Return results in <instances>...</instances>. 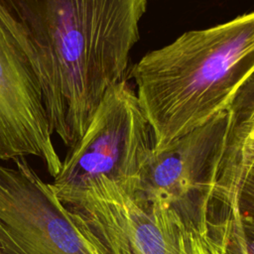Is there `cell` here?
<instances>
[{
	"instance_id": "cell-1",
	"label": "cell",
	"mask_w": 254,
	"mask_h": 254,
	"mask_svg": "<svg viewBox=\"0 0 254 254\" xmlns=\"http://www.w3.org/2000/svg\"><path fill=\"white\" fill-rule=\"evenodd\" d=\"M147 0H0V22L40 89L53 134L68 148L106 90L124 79Z\"/></svg>"
},
{
	"instance_id": "cell-2",
	"label": "cell",
	"mask_w": 254,
	"mask_h": 254,
	"mask_svg": "<svg viewBox=\"0 0 254 254\" xmlns=\"http://www.w3.org/2000/svg\"><path fill=\"white\" fill-rule=\"evenodd\" d=\"M254 73V11L184 33L146 54L132 68L154 149L227 111Z\"/></svg>"
},
{
	"instance_id": "cell-3",
	"label": "cell",
	"mask_w": 254,
	"mask_h": 254,
	"mask_svg": "<svg viewBox=\"0 0 254 254\" xmlns=\"http://www.w3.org/2000/svg\"><path fill=\"white\" fill-rule=\"evenodd\" d=\"M104 254H238L234 221L198 197L172 202L104 176L56 193Z\"/></svg>"
},
{
	"instance_id": "cell-4",
	"label": "cell",
	"mask_w": 254,
	"mask_h": 254,
	"mask_svg": "<svg viewBox=\"0 0 254 254\" xmlns=\"http://www.w3.org/2000/svg\"><path fill=\"white\" fill-rule=\"evenodd\" d=\"M153 149V132L136 91L122 79L106 90L50 186L58 193L104 176L137 189Z\"/></svg>"
},
{
	"instance_id": "cell-5",
	"label": "cell",
	"mask_w": 254,
	"mask_h": 254,
	"mask_svg": "<svg viewBox=\"0 0 254 254\" xmlns=\"http://www.w3.org/2000/svg\"><path fill=\"white\" fill-rule=\"evenodd\" d=\"M0 164V249L6 254H104L26 158Z\"/></svg>"
},
{
	"instance_id": "cell-6",
	"label": "cell",
	"mask_w": 254,
	"mask_h": 254,
	"mask_svg": "<svg viewBox=\"0 0 254 254\" xmlns=\"http://www.w3.org/2000/svg\"><path fill=\"white\" fill-rule=\"evenodd\" d=\"M53 135L37 81L0 22V161L33 156L54 178L62 159Z\"/></svg>"
},
{
	"instance_id": "cell-7",
	"label": "cell",
	"mask_w": 254,
	"mask_h": 254,
	"mask_svg": "<svg viewBox=\"0 0 254 254\" xmlns=\"http://www.w3.org/2000/svg\"><path fill=\"white\" fill-rule=\"evenodd\" d=\"M228 111L162 149L152 151L137 190L172 202L196 197L220 158L227 128Z\"/></svg>"
},
{
	"instance_id": "cell-8",
	"label": "cell",
	"mask_w": 254,
	"mask_h": 254,
	"mask_svg": "<svg viewBox=\"0 0 254 254\" xmlns=\"http://www.w3.org/2000/svg\"><path fill=\"white\" fill-rule=\"evenodd\" d=\"M227 111L229 119L226 140L254 132V73L244 82Z\"/></svg>"
},
{
	"instance_id": "cell-9",
	"label": "cell",
	"mask_w": 254,
	"mask_h": 254,
	"mask_svg": "<svg viewBox=\"0 0 254 254\" xmlns=\"http://www.w3.org/2000/svg\"><path fill=\"white\" fill-rule=\"evenodd\" d=\"M241 210L254 217V175L246 183L241 194Z\"/></svg>"
},
{
	"instance_id": "cell-10",
	"label": "cell",
	"mask_w": 254,
	"mask_h": 254,
	"mask_svg": "<svg viewBox=\"0 0 254 254\" xmlns=\"http://www.w3.org/2000/svg\"><path fill=\"white\" fill-rule=\"evenodd\" d=\"M241 233L249 254H254V217L242 212Z\"/></svg>"
},
{
	"instance_id": "cell-11",
	"label": "cell",
	"mask_w": 254,
	"mask_h": 254,
	"mask_svg": "<svg viewBox=\"0 0 254 254\" xmlns=\"http://www.w3.org/2000/svg\"><path fill=\"white\" fill-rule=\"evenodd\" d=\"M233 236H234V241H235L237 253L238 254H249L246 243H245V241L243 239V236H242V233H241V221L237 224H234Z\"/></svg>"
},
{
	"instance_id": "cell-12",
	"label": "cell",
	"mask_w": 254,
	"mask_h": 254,
	"mask_svg": "<svg viewBox=\"0 0 254 254\" xmlns=\"http://www.w3.org/2000/svg\"><path fill=\"white\" fill-rule=\"evenodd\" d=\"M0 254H6L2 249H0Z\"/></svg>"
}]
</instances>
